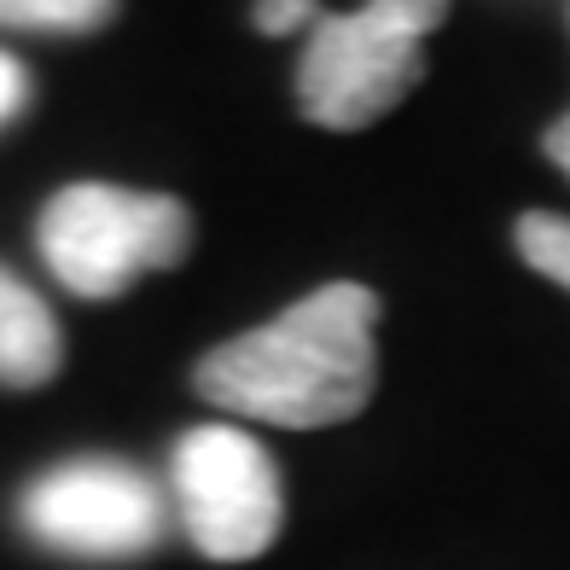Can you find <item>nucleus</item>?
Listing matches in <instances>:
<instances>
[{
	"label": "nucleus",
	"instance_id": "nucleus-1",
	"mask_svg": "<svg viewBox=\"0 0 570 570\" xmlns=\"http://www.w3.org/2000/svg\"><path fill=\"white\" fill-rule=\"evenodd\" d=\"M379 292L355 279L321 285L292 303L279 321L245 332L198 361V396L233 413L285 431L344 425L373 402L379 384Z\"/></svg>",
	"mask_w": 570,
	"mask_h": 570
},
{
	"label": "nucleus",
	"instance_id": "nucleus-2",
	"mask_svg": "<svg viewBox=\"0 0 570 570\" xmlns=\"http://www.w3.org/2000/svg\"><path fill=\"white\" fill-rule=\"evenodd\" d=\"M449 18V0H367L361 12H321L308 23L297 106L308 122L355 135L420 88V41Z\"/></svg>",
	"mask_w": 570,
	"mask_h": 570
},
{
	"label": "nucleus",
	"instance_id": "nucleus-3",
	"mask_svg": "<svg viewBox=\"0 0 570 570\" xmlns=\"http://www.w3.org/2000/svg\"><path fill=\"white\" fill-rule=\"evenodd\" d=\"M41 263L76 297H117L151 268H180L193 250V216L169 193H128L82 180L47 198L36 222Z\"/></svg>",
	"mask_w": 570,
	"mask_h": 570
},
{
	"label": "nucleus",
	"instance_id": "nucleus-4",
	"mask_svg": "<svg viewBox=\"0 0 570 570\" xmlns=\"http://www.w3.org/2000/svg\"><path fill=\"white\" fill-rule=\"evenodd\" d=\"M169 483H175L180 530L204 559L245 564V559H263L279 541L285 524L279 465L250 431L193 425L169 454Z\"/></svg>",
	"mask_w": 570,
	"mask_h": 570
},
{
	"label": "nucleus",
	"instance_id": "nucleus-5",
	"mask_svg": "<svg viewBox=\"0 0 570 570\" xmlns=\"http://www.w3.org/2000/svg\"><path fill=\"white\" fill-rule=\"evenodd\" d=\"M18 524L47 553L111 564V559H140L158 548L169 530V507H164V489L140 465L111 460V454H82L41 472L23 489Z\"/></svg>",
	"mask_w": 570,
	"mask_h": 570
},
{
	"label": "nucleus",
	"instance_id": "nucleus-6",
	"mask_svg": "<svg viewBox=\"0 0 570 570\" xmlns=\"http://www.w3.org/2000/svg\"><path fill=\"white\" fill-rule=\"evenodd\" d=\"M65 361L59 321L18 274L0 268V384L7 391H41Z\"/></svg>",
	"mask_w": 570,
	"mask_h": 570
},
{
	"label": "nucleus",
	"instance_id": "nucleus-7",
	"mask_svg": "<svg viewBox=\"0 0 570 570\" xmlns=\"http://www.w3.org/2000/svg\"><path fill=\"white\" fill-rule=\"evenodd\" d=\"M117 0H0V30H99Z\"/></svg>",
	"mask_w": 570,
	"mask_h": 570
},
{
	"label": "nucleus",
	"instance_id": "nucleus-8",
	"mask_svg": "<svg viewBox=\"0 0 570 570\" xmlns=\"http://www.w3.org/2000/svg\"><path fill=\"white\" fill-rule=\"evenodd\" d=\"M518 256L535 268V274H548L559 279L564 292H570V222L564 216H548V210H530V216H518Z\"/></svg>",
	"mask_w": 570,
	"mask_h": 570
},
{
	"label": "nucleus",
	"instance_id": "nucleus-9",
	"mask_svg": "<svg viewBox=\"0 0 570 570\" xmlns=\"http://www.w3.org/2000/svg\"><path fill=\"white\" fill-rule=\"evenodd\" d=\"M321 18L315 0H256V30L263 36H292V30H308Z\"/></svg>",
	"mask_w": 570,
	"mask_h": 570
},
{
	"label": "nucleus",
	"instance_id": "nucleus-10",
	"mask_svg": "<svg viewBox=\"0 0 570 570\" xmlns=\"http://www.w3.org/2000/svg\"><path fill=\"white\" fill-rule=\"evenodd\" d=\"M23 99H30V76L12 53H0V122H12L23 111Z\"/></svg>",
	"mask_w": 570,
	"mask_h": 570
},
{
	"label": "nucleus",
	"instance_id": "nucleus-11",
	"mask_svg": "<svg viewBox=\"0 0 570 570\" xmlns=\"http://www.w3.org/2000/svg\"><path fill=\"white\" fill-rule=\"evenodd\" d=\"M541 151H548V158H553V164L570 175V111H564V117L548 128V135H541Z\"/></svg>",
	"mask_w": 570,
	"mask_h": 570
}]
</instances>
